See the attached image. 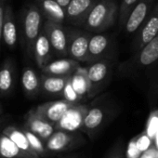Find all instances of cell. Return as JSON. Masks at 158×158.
<instances>
[{"mask_svg": "<svg viewBox=\"0 0 158 158\" xmlns=\"http://www.w3.org/2000/svg\"><path fill=\"white\" fill-rule=\"evenodd\" d=\"M43 14L35 3L28 4L23 10L21 17L22 45L26 54L33 58V49L35 40L43 29Z\"/></svg>", "mask_w": 158, "mask_h": 158, "instance_id": "obj_1", "label": "cell"}, {"mask_svg": "<svg viewBox=\"0 0 158 158\" xmlns=\"http://www.w3.org/2000/svg\"><path fill=\"white\" fill-rule=\"evenodd\" d=\"M116 109L107 102L96 101L89 105V111L84 119L82 132L94 140L104 127L116 115Z\"/></svg>", "mask_w": 158, "mask_h": 158, "instance_id": "obj_2", "label": "cell"}, {"mask_svg": "<svg viewBox=\"0 0 158 158\" xmlns=\"http://www.w3.org/2000/svg\"><path fill=\"white\" fill-rule=\"evenodd\" d=\"M118 6L113 0H98L89 13L82 28L92 33H103L118 17Z\"/></svg>", "mask_w": 158, "mask_h": 158, "instance_id": "obj_3", "label": "cell"}, {"mask_svg": "<svg viewBox=\"0 0 158 158\" xmlns=\"http://www.w3.org/2000/svg\"><path fill=\"white\" fill-rule=\"evenodd\" d=\"M87 66L90 83L89 99L96 97L108 85L112 78L114 59H103L89 63Z\"/></svg>", "mask_w": 158, "mask_h": 158, "instance_id": "obj_4", "label": "cell"}, {"mask_svg": "<svg viewBox=\"0 0 158 158\" xmlns=\"http://www.w3.org/2000/svg\"><path fill=\"white\" fill-rule=\"evenodd\" d=\"M158 60V35L145 45L141 49L119 66L122 73H136L143 68H147Z\"/></svg>", "mask_w": 158, "mask_h": 158, "instance_id": "obj_5", "label": "cell"}, {"mask_svg": "<svg viewBox=\"0 0 158 158\" xmlns=\"http://www.w3.org/2000/svg\"><path fill=\"white\" fill-rule=\"evenodd\" d=\"M68 35V57L79 62H88L89 47L92 33L72 25L66 26Z\"/></svg>", "mask_w": 158, "mask_h": 158, "instance_id": "obj_6", "label": "cell"}, {"mask_svg": "<svg viewBox=\"0 0 158 158\" xmlns=\"http://www.w3.org/2000/svg\"><path fill=\"white\" fill-rule=\"evenodd\" d=\"M87 143L81 131H66L56 129L47 140L46 146L50 152L60 153L74 151Z\"/></svg>", "mask_w": 158, "mask_h": 158, "instance_id": "obj_7", "label": "cell"}, {"mask_svg": "<svg viewBox=\"0 0 158 158\" xmlns=\"http://www.w3.org/2000/svg\"><path fill=\"white\" fill-rule=\"evenodd\" d=\"M43 31L47 35L54 55L59 58L68 57V35L66 26L46 20L43 23Z\"/></svg>", "mask_w": 158, "mask_h": 158, "instance_id": "obj_8", "label": "cell"}, {"mask_svg": "<svg viewBox=\"0 0 158 158\" xmlns=\"http://www.w3.org/2000/svg\"><path fill=\"white\" fill-rule=\"evenodd\" d=\"M114 45L113 38L103 33L92 34L89 47V59L87 63L103 59H114Z\"/></svg>", "mask_w": 158, "mask_h": 158, "instance_id": "obj_9", "label": "cell"}, {"mask_svg": "<svg viewBox=\"0 0 158 158\" xmlns=\"http://www.w3.org/2000/svg\"><path fill=\"white\" fill-rule=\"evenodd\" d=\"M156 2L157 0H139L127 17L123 27L124 32L127 35L136 34L151 14Z\"/></svg>", "mask_w": 158, "mask_h": 158, "instance_id": "obj_10", "label": "cell"}, {"mask_svg": "<svg viewBox=\"0 0 158 158\" xmlns=\"http://www.w3.org/2000/svg\"><path fill=\"white\" fill-rule=\"evenodd\" d=\"M158 35V0L152 9L151 14L140 26L135 35L133 41L134 53L141 49L145 45L151 42L155 36Z\"/></svg>", "mask_w": 158, "mask_h": 158, "instance_id": "obj_11", "label": "cell"}, {"mask_svg": "<svg viewBox=\"0 0 158 158\" xmlns=\"http://www.w3.org/2000/svg\"><path fill=\"white\" fill-rule=\"evenodd\" d=\"M89 105L83 103L73 104L55 125V129L66 131H81L84 125L85 116L89 111Z\"/></svg>", "mask_w": 158, "mask_h": 158, "instance_id": "obj_12", "label": "cell"}, {"mask_svg": "<svg viewBox=\"0 0 158 158\" xmlns=\"http://www.w3.org/2000/svg\"><path fill=\"white\" fill-rule=\"evenodd\" d=\"M97 1L98 0H71L65 9V23L82 28L89 13Z\"/></svg>", "mask_w": 158, "mask_h": 158, "instance_id": "obj_13", "label": "cell"}, {"mask_svg": "<svg viewBox=\"0 0 158 158\" xmlns=\"http://www.w3.org/2000/svg\"><path fill=\"white\" fill-rule=\"evenodd\" d=\"M73 104L74 103H72L64 99L49 102L39 105L35 109V113L55 126Z\"/></svg>", "mask_w": 158, "mask_h": 158, "instance_id": "obj_14", "label": "cell"}, {"mask_svg": "<svg viewBox=\"0 0 158 158\" xmlns=\"http://www.w3.org/2000/svg\"><path fill=\"white\" fill-rule=\"evenodd\" d=\"M80 62L69 58H60L55 60H51L47 65H45L41 71L43 73L56 75V76H71L79 67Z\"/></svg>", "mask_w": 158, "mask_h": 158, "instance_id": "obj_15", "label": "cell"}, {"mask_svg": "<svg viewBox=\"0 0 158 158\" xmlns=\"http://www.w3.org/2000/svg\"><path fill=\"white\" fill-rule=\"evenodd\" d=\"M55 55L51 48L50 42L42 29L34 45L33 58L35 59V61L38 68L42 69L45 65H47L52 60V58Z\"/></svg>", "mask_w": 158, "mask_h": 158, "instance_id": "obj_16", "label": "cell"}, {"mask_svg": "<svg viewBox=\"0 0 158 158\" xmlns=\"http://www.w3.org/2000/svg\"><path fill=\"white\" fill-rule=\"evenodd\" d=\"M3 42L10 49H14L18 42V30L13 8L7 2L5 11V21L3 26Z\"/></svg>", "mask_w": 158, "mask_h": 158, "instance_id": "obj_17", "label": "cell"}, {"mask_svg": "<svg viewBox=\"0 0 158 158\" xmlns=\"http://www.w3.org/2000/svg\"><path fill=\"white\" fill-rule=\"evenodd\" d=\"M41 77V92L53 97H61L66 82L71 76H56L43 73Z\"/></svg>", "mask_w": 158, "mask_h": 158, "instance_id": "obj_18", "label": "cell"}, {"mask_svg": "<svg viewBox=\"0 0 158 158\" xmlns=\"http://www.w3.org/2000/svg\"><path fill=\"white\" fill-rule=\"evenodd\" d=\"M16 66L11 59H7L0 66V94L8 95L15 87Z\"/></svg>", "mask_w": 158, "mask_h": 158, "instance_id": "obj_19", "label": "cell"}, {"mask_svg": "<svg viewBox=\"0 0 158 158\" xmlns=\"http://www.w3.org/2000/svg\"><path fill=\"white\" fill-rule=\"evenodd\" d=\"M35 4L40 9L46 20L58 23H65L66 12L56 0H35Z\"/></svg>", "mask_w": 158, "mask_h": 158, "instance_id": "obj_20", "label": "cell"}, {"mask_svg": "<svg viewBox=\"0 0 158 158\" xmlns=\"http://www.w3.org/2000/svg\"><path fill=\"white\" fill-rule=\"evenodd\" d=\"M28 127L29 130L35 133L43 140H48L50 136L54 133L55 126L47 121L45 118L40 116L35 112H32L29 114L28 119Z\"/></svg>", "mask_w": 158, "mask_h": 158, "instance_id": "obj_21", "label": "cell"}, {"mask_svg": "<svg viewBox=\"0 0 158 158\" xmlns=\"http://www.w3.org/2000/svg\"><path fill=\"white\" fill-rule=\"evenodd\" d=\"M70 81L75 92L81 98L82 102L89 99L90 83L87 67H79L70 77Z\"/></svg>", "mask_w": 158, "mask_h": 158, "instance_id": "obj_22", "label": "cell"}, {"mask_svg": "<svg viewBox=\"0 0 158 158\" xmlns=\"http://www.w3.org/2000/svg\"><path fill=\"white\" fill-rule=\"evenodd\" d=\"M22 87L28 97H35L41 92V77L31 67H25L22 73Z\"/></svg>", "mask_w": 158, "mask_h": 158, "instance_id": "obj_23", "label": "cell"}, {"mask_svg": "<svg viewBox=\"0 0 158 158\" xmlns=\"http://www.w3.org/2000/svg\"><path fill=\"white\" fill-rule=\"evenodd\" d=\"M21 149L9 137L0 139V154L6 158H14L19 155Z\"/></svg>", "mask_w": 158, "mask_h": 158, "instance_id": "obj_24", "label": "cell"}, {"mask_svg": "<svg viewBox=\"0 0 158 158\" xmlns=\"http://www.w3.org/2000/svg\"><path fill=\"white\" fill-rule=\"evenodd\" d=\"M139 1V0H122L121 1L120 8L118 10V22L120 28L124 27L130 11Z\"/></svg>", "mask_w": 158, "mask_h": 158, "instance_id": "obj_25", "label": "cell"}, {"mask_svg": "<svg viewBox=\"0 0 158 158\" xmlns=\"http://www.w3.org/2000/svg\"><path fill=\"white\" fill-rule=\"evenodd\" d=\"M145 132L150 137V139L154 141L157 134H158V109L152 111L149 115Z\"/></svg>", "mask_w": 158, "mask_h": 158, "instance_id": "obj_26", "label": "cell"}, {"mask_svg": "<svg viewBox=\"0 0 158 158\" xmlns=\"http://www.w3.org/2000/svg\"><path fill=\"white\" fill-rule=\"evenodd\" d=\"M26 137L29 140V143L32 147V149L35 151V152L38 155V154H45L48 150L47 146H45L43 144V139H41L38 136H36L35 133H33L32 131H26L25 132ZM49 152V151H48Z\"/></svg>", "mask_w": 158, "mask_h": 158, "instance_id": "obj_27", "label": "cell"}, {"mask_svg": "<svg viewBox=\"0 0 158 158\" xmlns=\"http://www.w3.org/2000/svg\"><path fill=\"white\" fill-rule=\"evenodd\" d=\"M10 138L17 144V146L22 151L29 152L32 149L25 133H23L19 130H13V132H11Z\"/></svg>", "mask_w": 158, "mask_h": 158, "instance_id": "obj_28", "label": "cell"}, {"mask_svg": "<svg viewBox=\"0 0 158 158\" xmlns=\"http://www.w3.org/2000/svg\"><path fill=\"white\" fill-rule=\"evenodd\" d=\"M64 100L72 102V103H82V100L81 98L78 96V94L75 92V90L73 89L72 83L70 81V78L68 79V81L66 82V85L64 87L63 92H62V96H61Z\"/></svg>", "mask_w": 158, "mask_h": 158, "instance_id": "obj_29", "label": "cell"}, {"mask_svg": "<svg viewBox=\"0 0 158 158\" xmlns=\"http://www.w3.org/2000/svg\"><path fill=\"white\" fill-rule=\"evenodd\" d=\"M133 140H134V143H135L136 147L138 148V150L141 153L153 144V141L150 139V137L147 135L145 130L142 133H140L139 135L133 138Z\"/></svg>", "mask_w": 158, "mask_h": 158, "instance_id": "obj_30", "label": "cell"}, {"mask_svg": "<svg viewBox=\"0 0 158 158\" xmlns=\"http://www.w3.org/2000/svg\"><path fill=\"white\" fill-rule=\"evenodd\" d=\"M106 158H127L126 152L123 148V142L118 140L109 151Z\"/></svg>", "mask_w": 158, "mask_h": 158, "instance_id": "obj_31", "label": "cell"}, {"mask_svg": "<svg viewBox=\"0 0 158 158\" xmlns=\"http://www.w3.org/2000/svg\"><path fill=\"white\" fill-rule=\"evenodd\" d=\"M8 0H0V55H1V44L3 41V26L5 21V11Z\"/></svg>", "mask_w": 158, "mask_h": 158, "instance_id": "obj_32", "label": "cell"}, {"mask_svg": "<svg viewBox=\"0 0 158 158\" xmlns=\"http://www.w3.org/2000/svg\"><path fill=\"white\" fill-rule=\"evenodd\" d=\"M140 154H141V152L138 150V148L136 147L134 140L132 139L127 145V149L126 152L127 158H139L140 156Z\"/></svg>", "mask_w": 158, "mask_h": 158, "instance_id": "obj_33", "label": "cell"}, {"mask_svg": "<svg viewBox=\"0 0 158 158\" xmlns=\"http://www.w3.org/2000/svg\"><path fill=\"white\" fill-rule=\"evenodd\" d=\"M139 158H158V148L152 144L150 148L144 151Z\"/></svg>", "mask_w": 158, "mask_h": 158, "instance_id": "obj_34", "label": "cell"}, {"mask_svg": "<svg viewBox=\"0 0 158 158\" xmlns=\"http://www.w3.org/2000/svg\"><path fill=\"white\" fill-rule=\"evenodd\" d=\"M56 1H57L63 9H66L67 6L69 5V3H70L71 0H56Z\"/></svg>", "mask_w": 158, "mask_h": 158, "instance_id": "obj_35", "label": "cell"}, {"mask_svg": "<svg viewBox=\"0 0 158 158\" xmlns=\"http://www.w3.org/2000/svg\"><path fill=\"white\" fill-rule=\"evenodd\" d=\"M60 158H81L78 154H74V153H72V154H65Z\"/></svg>", "mask_w": 158, "mask_h": 158, "instance_id": "obj_36", "label": "cell"}, {"mask_svg": "<svg viewBox=\"0 0 158 158\" xmlns=\"http://www.w3.org/2000/svg\"><path fill=\"white\" fill-rule=\"evenodd\" d=\"M153 144L158 148V134H157V136H156V138H155V139H154V141H153Z\"/></svg>", "mask_w": 158, "mask_h": 158, "instance_id": "obj_37", "label": "cell"}, {"mask_svg": "<svg viewBox=\"0 0 158 158\" xmlns=\"http://www.w3.org/2000/svg\"><path fill=\"white\" fill-rule=\"evenodd\" d=\"M0 110H1V109H0Z\"/></svg>", "mask_w": 158, "mask_h": 158, "instance_id": "obj_38", "label": "cell"}]
</instances>
